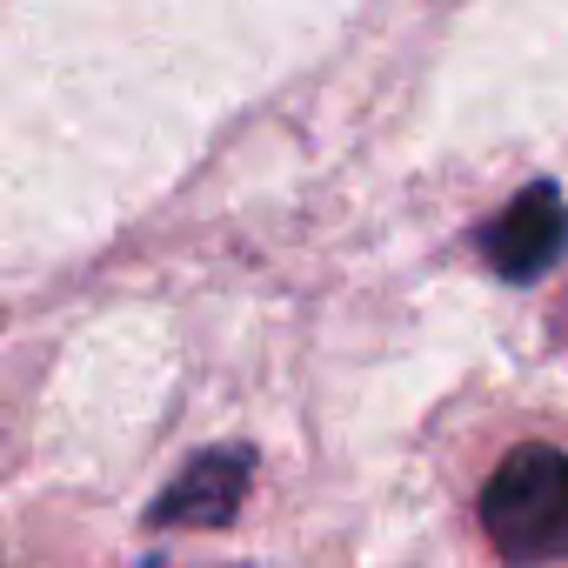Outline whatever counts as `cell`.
Wrapping results in <instances>:
<instances>
[{"label":"cell","instance_id":"2","mask_svg":"<svg viewBox=\"0 0 568 568\" xmlns=\"http://www.w3.org/2000/svg\"><path fill=\"white\" fill-rule=\"evenodd\" d=\"M475 247H481V261L501 281H541L568 254V201H561V187L555 181H528L495 221H481Z\"/></svg>","mask_w":568,"mask_h":568},{"label":"cell","instance_id":"3","mask_svg":"<svg viewBox=\"0 0 568 568\" xmlns=\"http://www.w3.org/2000/svg\"><path fill=\"white\" fill-rule=\"evenodd\" d=\"M247 488H254V448H241V442L201 448V455L154 495L148 521H154V528H227V521L241 515Z\"/></svg>","mask_w":568,"mask_h":568},{"label":"cell","instance_id":"1","mask_svg":"<svg viewBox=\"0 0 568 568\" xmlns=\"http://www.w3.org/2000/svg\"><path fill=\"white\" fill-rule=\"evenodd\" d=\"M481 528L508 568L568 561V455L521 442L481 481Z\"/></svg>","mask_w":568,"mask_h":568}]
</instances>
